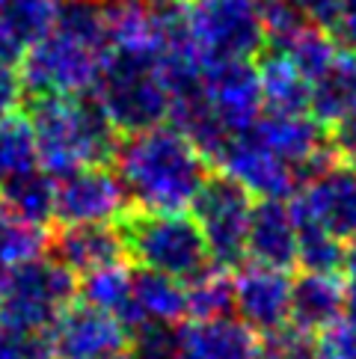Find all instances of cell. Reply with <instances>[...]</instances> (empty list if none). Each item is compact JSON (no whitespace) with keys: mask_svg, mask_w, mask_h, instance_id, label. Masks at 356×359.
Segmentation results:
<instances>
[{"mask_svg":"<svg viewBox=\"0 0 356 359\" xmlns=\"http://www.w3.org/2000/svg\"><path fill=\"white\" fill-rule=\"evenodd\" d=\"M113 163L134 208L158 214L193 208L199 190L211 178V161L172 125L125 137Z\"/></svg>","mask_w":356,"mask_h":359,"instance_id":"obj_1","label":"cell"},{"mask_svg":"<svg viewBox=\"0 0 356 359\" xmlns=\"http://www.w3.org/2000/svg\"><path fill=\"white\" fill-rule=\"evenodd\" d=\"M110 54L101 0H60L57 18L21 60L24 93L86 95Z\"/></svg>","mask_w":356,"mask_h":359,"instance_id":"obj_2","label":"cell"},{"mask_svg":"<svg viewBox=\"0 0 356 359\" xmlns=\"http://www.w3.org/2000/svg\"><path fill=\"white\" fill-rule=\"evenodd\" d=\"M27 119L36 134L39 166L54 178L83 166H110L122 143L93 93L36 95L30 98Z\"/></svg>","mask_w":356,"mask_h":359,"instance_id":"obj_3","label":"cell"},{"mask_svg":"<svg viewBox=\"0 0 356 359\" xmlns=\"http://www.w3.org/2000/svg\"><path fill=\"white\" fill-rule=\"evenodd\" d=\"M119 235L139 271L178 279L182 285L211 271V252L199 226L187 214H158L131 208L119 217Z\"/></svg>","mask_w":356,"mask_h":359,"instance_id":"obj_4","label":"cell"},{"mask_svg":"<svg viewBox=\"0 0 356 359\" xmlns=\"http://www.w3.org/2000/svg\"><path fill=\"white\" fill-rule=\"evenodd\" d=\"M93 98L119 134H143L170 119V86L155 54H107Z\"/></svg>","mask_w":356,"mask_h":359,"instance_id":"obj_5","label":"cell"},{"mask_svg":"<svg viewBox=\"0 0 356 359\" xmlns=\"http://www.w3.org/2000/svg\"><path fill=\"white\" fill-rule=\"evenodd\" d=\"M175 15L205 62H249L267 42L259 0H178Z\"/></svg>","mask_w":356,"mask_h":359,"instance_id":"obj_6","label":"cell"},{"mask_svg":"<svg viewBox=\"0 0 356 359\" xmlns=\"http://www.w3.org/2000/svg\"><path fill=\"white\" fill-rule=\"evenodd\" d=\"M74 294H78L74 273L50 255L12 267L0 297V324L50 332L60 315L74 303Z\"/></svg>","mask_w":356,"mask_h":359,"instance_id":"obj_7","label":"cell"},{"mask_svg":"<svg viewBox=\"0 0 356 359\" xmlns=\"http://www.w3.org/2000/svg\"><path fill=\"white\" fill-rule=\"evenodd\" d=\"M252 194L223 172L211 175L193 202V220L199 226L214 267L235 271L247 262V238L252 223Z\"/></svg>","mask_w":356,"mask_h":359,"instance_id":"obj_8","label":"cell"},{"mask_svg":"<svg viewBox=\"0 0 356 359\" xmlns=\"http://www.w3.org/2000/svg\"><path fill=\"white\" fill-rule=\"evenodd\" d=\"M303 220L324 229L338 243L356 241V166L338 155L303 182V194L291 202Z\"/></svg>","mask_w":356,"mask_h":359,"instance_id":"obj_9","label":"cell"},{"mask_svg":"<svg viewBox=\"0 0 356 359\" xmlns=\"http://www.w3.org/2000/svg\"><path fill=\"white\" fill-rule=\"evenodd\" d=\"M134 205L125 194L122 178L110 166H83L57 178L54 220L60 226H86L119 220Z\"/></svg>","mask_w":356,"mask_h":359,"instance_id":"obj_10","label":"cell"},{"mask_svg":"<svg viewBox=\"0 0 356 359\" xmlns=\"http://www.w3.org/2000/svg\"><path fill=\"white\" fill-rule=\"evenodd\" d=\"M202 93L228 137L249 131L261 119L264 101L252 62H205Z\"/></svg>","mask_w":356,"mask_h":359,"instance_id":"obj_11","label":"cell"},{"mask_svg":"<svg viewBox=\"0 0 356 359\" xmlns=\"http://www.w3.org/2000/svg\"><path fill=\"white\" fill-rule=\"evenodd\" d=\"M214 161L220 163L223 175L235 178L240 187L261 199L285 202V196L294 194V187L300 184V175L271 149H264L249 131L228 137Z\"/></svg>","mask_w":356,"mask_h":359,"instance_id":"obj_12","label":"cell"},{"mask_svg":"<svg viewBox=\"0 0 356 359\" xmlns=\"http://www.w3.org/2000/svg\"><path fill=\"white\" fill-rule=\"evenodd\" d=\"M57 359H104L131 348V332L113 315L89 303H71L50 327Z\"/></svg>","mask_w":356,"mask_h":359,"instance_id":"obj_13","label":"cell"},{"mask_svg":"<svg viewBox=\"0 0 356 359\" xmlns=\"http://www.w3.org/2000/svg\"><path fill=\"white\" fill-rule=\"evenodd\" d=\"M235 312L256 336H276L291 324V279L282 271L244 264L235 273Z\"/></svg>","mask_w":356,"mask_h":359,"instance_id":"obj_14","label":"cell"},{"mask_svg":"<svg viewBox=\"0 0 356 359\" xmlns=\"http://www.w3.org/2000/svg\"><path fill=\"white\" fill-rule=\"evenodd\" d=\"M48 252L74 276H93L107 267L125 264L128 259L119 226L110 223L60 226L57 232L48 235Z\"/></svg>","mask_w":356,"mask_h":359,"instance_id":"obj_15","label":"cell"},{"mask_svg":"<svg viewBox=\"0 0 356 359\" xmlns=\"http://www.w3.org/2000/svg\"><path fill=\"white\" fill-rule=\"evenodd\" d=\"M297 250H300V235H297L294 208L279 199H261V205H256V211H252L247 259L252 264L288 273L297 264Z\"/></svg>","mask_w":356,"mask_h":359,"instance_id":"obj_16","label":"cell"},{"mask_svg":"<svg viewBox=\"0 0 356 359\" xmlns=\"http://www.w3.org/2000/svg\"><path fill=\"white\" fill-rule=\"evenodd\" d=\"M348 291L338 273L303 271L291 282V327L303 332H321L345 318Z\"/></svg>","mask_w":356,"mask_h":359,"instance_id":"obj_17","label":"cell"},{"mask_svg":"<svg viewBox=\"0 0 356 359\" xmlns=\"http://www.w3.org/2000/svg\"><path fill=\"white\" fill-rule=\"evenodd\" d=\"M182 359H256L261 351L259 336L244 320H190L178 327Z\"/></svg>","mask_w":356,"mask_h":359,"instance_id":"obj_18","label":"cell"},{"mask_svg":"<svg viewBox=\"0 0 356 359\" xmlns=\"http://www.w3.org/2000/svg\"><path fill=\"white\" fill-rule=\"evenodd\" d=\"M60 0H0V62L21 66L24 54L54 27Z\"/></svg>","mask_w":356,"mask_h":359,"instance_id":"obj_19","label":"cell"},{"mask_svg":"<svg viewBox=\"0 0 356 359\" xmlns=\"http://www.w3.org/2000/svg\"><path fill=\"white\" fill-rule=\"evenodd\" d=\"M187 318V291L178 279L139 271L134 273L131 285V324L128 332L134 336L137 330L149 324L175 327Z\"/></svg>","mask_w":356,"mask_h":359,"instance_id":"obj_20","label":"cell"},{"mask_svg":"<svg viewBox=\"0 0 356 359\" xmlns=\"http://www.w3.org/2000/svg\"><path fill=\"white\" fill-rule=\"evenodd\" d=\"M259 86L264 110L273 116H300L309 113L312 101V83L291 66V60L282 57L279 50H271L259 60Z\"/></svg>","mask_w":356,"mask_h":359,"instance_id":"obj_21","label":"cell"},{"mask_svg":"<svg viewBox=\"0 0 356 359\" xmlns=\"http://www.w3.org/2000/svg\"><path fill=\"white\" fill-rule=\"evenodd\" d=\"M309 110L324 128H336L356 113V50L341 48L333 66L312 83Z\"/></svg>","mask_w":356,"mask_h":359,"instance_id":"obj_22","label":"cell"},{"mask_svg":"<svg viewBox=\"0 0 356 359\" xmlns=\"http://www.w3.org/2000/svg\"><path fill=\"white\" fill-rule=\"evenodd\" d=\"M0 199H4L18 217H24L27 223L45 229L50 220H54L57 182H54V175H48L45 170H33L27 175L0 184Z\"/></svg>","mask_w":356,"mask_h":359,"instance_id":"obj_23","label":"cell"},{"mask_svg":"<svg viewBox=\"0 0 356 359\" xmlns=\"http://www.w3.org/2000/svg\"><path fill=\"white\" fill-rule=\"evenodd\" d=\"M39 166V149H36V134L27 119V113H9L0 119V184L21 178Z\"/></svg>","mask_w":356,"mask_h":359,"instance_id":"obj_24","label":"cell"},{"mask_svg":"<svg viewBox=\"0 0 356 359\" xmlns=\"http://www.w3.org/2000/svg\"><path fill=\"white\" fill-rule=\"evenodd\" d=\"M131 285H134V273L125 264L107 267L93 276H83L81 282V300L95 306V309L107 312L128 330L131 324Z\"/></svg>","mask_w":356,"mask_h":359,"instance_id":"obj_25","label":"cell"},{"mask_svg":"<svg viewBox=\"0 0 356 359\" xmlns=\"http://www.w3.org/2000/svg\"><path fill=\"white\" fill-rule=\"evenodd\" d=\"M273 50H279L282 57H288L291 66H294L309 83H315L329 66H333V60L338 57L341 48L336 45L333 33H327L324 27H317V24L309 21L306 27L297 30L288 42H282Z\"/></svg>","mask_w":356,"mask_h":359,"instance_id":"obj_26","label":"cell"},{"mask_svg":"<svg viewBox=\"0 0 356 359\" xmlns=\"http://www.w3.org/2000/svg\"><path fill=\"white\" fill-rule=\"evenodd\" d=\"M48 252V232L18 217L0 199V267L12 271Z\"/></svg>","mask_w":356,"mask_h":359,"instance_id":"obj_27","label":"cell"},{"mask_svg":"<svg viewBox=\"0 0 356 359\" xmlns=\"http://www.w3.org/2000/svg\"><path fill=\"white\" fill-rule=\"evenodd\" d=\"M184 291H187V315L193 320L232 318L235 312V279L223 267H211L193 282H187Z\"/></svg>","mask_w":356,"mask_h":359,"instance_id":"obj_28","label":"cell"},{"mask_svg":"<svg viewBox=\"0 0 356 359\" xmlns=\"http://www.w3.org/2000/svg\"><path fill=\"white\" fill-rule=\"evenodd\" d=\"M297 217V235H300V250H297V264H303L309 273H338L345 267V243L329 238L324 229L315 223Z\"/></svg>","mask_w":356,"mask_h":359,"instance_id":"obj_29","label":"cell"},{"mask_svg":"<svg viewBox=\"0 0 356 359\" xmlns=\"http://www.w3.org/2000/svg\"><path fill=\"white\" fill-rule=\"evenodd\" d=\"M0 359H57L50 332L0 324Z\"/></svg>","mask_w":356,"mask_h":359,"instance_id":"obj_30","label":"cell"},{"mask_svg":"<svg viewBox=\"0 0 356 359\" xmlns=\"http://www.w3.org/2000/svg\"><path fill=\"white\" fill-rule=\"evenodd\" d=\"M312 359H356V320L341 318L317 332Z\"/></svg>","mask_w":356,"mask_h":359,"instance_id":"obj_31","label":"cell"},{"mask_svg":"<svg viewBox=\"0 0 356 359\" xmlns=\"http://www.w3.org/2000/svg\"><path fill=\"white\" fill-rule=\"evenodd\" d=\"M24 95V83L15 66H4L0 62V119H6L9 113H15Z\"/></svg>","mask_w":356,"mask_h":359,"instance_id":"obj_32","label":"cell"},{"mask_svg":"<svg viewBox=\"0 0 356 359\" xmlns=\"http://www.w3.org/2000/svg\"><path fill=\"white\" fill-rule=\"evenodd\" d=\"M294 4L300 6V12L312 24L324 27L327 33H333L336 21H338V12H341V0H294Z\"/></svg>","mask_w":356,"mask_h":359,"instance_id":"obj_33","label":"cell"},{"mask_svg":"<svg viewBox=\"0 0 356 359\" xmlns=\"http://www.w3.org/2000/svg\"><path fill=\"white\" fill-rule=\"evenodd\" d=\"M329 137H333L336 155L345 161V163L356 166V113H353V116H348L345 122H338L336 131L329 134Z\"/></svg>","mask_w":356,"mask_h":359,"instance_id":"obj_34","label":"cell"},{"mask_svg":"<svg viewBox=\"0 0 356 359\" xmlns=\"http://www.w3.org/2000/svg\"><path fill=\"white\" fill-rule=\"evenodd\" d=\"M333 39L341 42L348 50H356V0H341L338 21L333 27Z\"/></svg>","mask_w":356,"mask_h":359,"instance_id":"obj_35","label":"cell"},{"mask_svg":"<svg viewBox=\"0 0 356 359\" xmlns=\"http://www.w3.org/2000/svg\"><path fill=\"white\" fill-rule=\"evenodd\" d=\"M345 291H348V309H350V318L356 320V241L345 250Z\"/></svg>","mask_w":356,"mask_h":359,"instance_id":"obj_36","label":"cell"},{"mask_svg":"<svg viewBox=\"0 0 356 359\" xmlns=\"http://www.w3.org/2000/svg\"><path fill=\"white\" fill-rule=\"evenodd\" d=\"M256 359H282V356H279V353L271 348V344H267V348H261V351H259V356H256Z\"/></svg>","mask_w":356,"mask_h":359,"instance_id":"obj_37","label":"cell"},{"mask_svg":"<svg viewBox=\"0 0 356 359\" xmlns=\"http://www.w3.org/2000/svg\"><path fill=\"white\" fill-rule=\"evenodd\" d=\"M6 273H9V271H4V267H0V297H4V285H6Z\"/></svg>","mask_w":356,"mask_h":359,"instance_id":"obj_38","label":"cell"},{"mask_svg":"<svg viewBox=\"0 0 356 359\" xmlns=\"http://www.w3.org/2000/svg\"><path fill=\"white\" fill-rule=\"evenodd\" d=\"M104 359H131L128 353H113V356H104Z\"/></svg>","mask_w":356,"mask_h":359,"instance_id":"obj_39","label":"cell"}]
</instances>
